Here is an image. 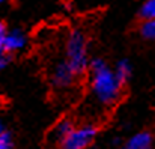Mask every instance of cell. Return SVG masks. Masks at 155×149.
<instances>
[{
	"label": "cell",
	"mask_w": 155,
	"mask_h": 149,
	"mask_svg": "<svg viewBox=\"0 0 155 149\" xmlns=\"http://www.w3.org/2000/svg\"><path fill=\"white\" fill-rule=\"evenodd\" d=\"M91 69V92L95 101L103 107L114 105L122 94V83L116 78L114 71L107 65L104 59H92L89 62Z\"/></svg>",
	"instance_id": "cell-1"
},
{
	"label": "cell",
	"mask_w": 155,
	"mask_h": 149,
	"mask_svg": "<svg viewBox=\"0 0 155 149\" xmlns=\"http://www.w3.org/2000/svg\"><path fill=\"white\" fill-rule=\"evenodd\" d=\"M65 53H66V63L71 66V69L81 75L89 68V56H87V41L83 32L72 30L65 44Z\"/></svg>",
	"instance_id": "cell-2"
},
{
	"label": "cell",
	"mask_w": 155,
	"mask_h": 149,
	"mask_svg": "<svg viewBox=\"0 0 155 149\" xmlns=\"http://www.w3.org/2000/svg\"><path fill=\"white\" fill-rule=\"evenodd\" d=\"M98 134V130L95 125H81L78 128H72L69 131V134L60 142V148L62 149H86L89 148L95 137Z\"/></svg>",
	"instance_id": "cell-3"
},
{
	"label": "cell",
	"mask_w": 155,
	"mask_h": 149,
	"mask_svg": "<svg viewBox=\"0 0 155 149\" xmlns=\"http://www.w3.org/2000/svg\"><path fill=\"white\" fill-rule=\"evenodd\" d=\"M77 74L71 69V66L66 63V60H62L59 63L54 65L51 71V83L54 88L57 89H66L69 86H72V83L75 81Z\"/></svg>",
	"instance_id": "cell-4"
},
{
	"label": "cell",
	"mask_w": 155,
	"mask_h": 149,
	"mask_svg": "<svg viewBox=\"0 0 155 149\" xmlns=\"http://www.w3.org/2000/svg\"><path fill=\"white\" fill-rule=\"evenodd\" d=\"M26 44H27V36L24 35V32H21L20 29H14L6 33L0 50L11 54V53H17V51L23 50L26 47Z\"/></svg>",
	"instance_id": "cell-5"
},
{
	"label": "cell",
	"mask_w": 155,
	"mask_h": 149,
	"mask_svg": "<svg viewBox=\"0 0 155 149\" xmlns=\"http://www.w3.org/2000/svg\"><path fill=\"white\" fill-rule=\"evenodd\" d=\"M154 148V136L149 131H140L128 139L125 149H152Z\"/></svg>",
	"instance_id": "cell-6"
},
{
	"label": "cell",
	"mask_w": 155,
	"mask_h": 149,
	"mask_svg": "<svg viewBox=\"0 0 155 149\" xmlns=\"http://www.w3.org/2000/svg\"><path fill=\"white\" fill-rule=\"evenodd\" d=\"M72 128H74L72 121H69V119H62V121H59V122L54 125V128L50 131L48 139H50L51 142L60 143V142L69 134V131H71Z\"/></svg>",
	"instance_id": "cell-7"
},
{
	"label": "cell",
	"mask_w": 155,
	"mask_h": 149,
	"mask_svg": "<svg viewBox=\"0 0 155 149\" xmlns=\"http://www.w3.org/2000/svg\"><path fill=\"white\" fill-rule=\"evenodd\" d=\"M131 74H133L131 63H130L127 59L119 60V62H117V65H116V68H114V75H116V78L124 84L125 81H128V80H130Z\"/></svg>",
	"instance_id": "cell-8"
},
{
	"label": "cell",
	"mask_w": 155,
	"mask_h": 149,
	"mask_svg": "<svg viewBox=\"0 0 155 149\" xmlns=\"http://www.w3.org/2000/svg\"><path fill=\"white\" fill-rule=\"evenodd\" d=\"M140 35H142L145 39L155 41V18L143 20V23H142V26H140Z\"/></svg>",
	"instance_id": "cell-9"
},
{
	"label": "cell",
	"mask_w": 155,
	"mask_h": 149,
	"mask_svg": "<svg viewBox=\"0 0 155 149\" xmlns=\"http://www.w3.org/2000/svg\"><path fill=\"white\" fill-rule=\"evenodd\" d=\"M139 15H140V18H143V20L155 18V0H146V2L140 6Z\"/></svg>",
	"instance_id": "cell-10"
},
{
	"label": "cell",
	"mask_w": 155,
	"mask_h": 149,
	"mask_svg": "<svg viewBox=\"0 0 155 149\" xmlns=\"http://www.w3.org/2000/svg\"><path fill=\"white\" fill-rule=\"evenodd\" d=\"M0 149H12V137L9 133H0Z\"/></svg>",
	"instance_id": "cell-11"
},
{
	"label": "cell",
	"mask_w": 155,
	"mask_h": 149,
	"mask_svg": "<svg viewBox=\"0 0 155 149\" xmlns=\"http://www.w3.org/2000/svg\"><path fill=\"white\" fill-rule=\"evenodd\" d=\"M8 63H9V54L5 53L3 50H0V71L5 69L8 66Z\"/></svg>",
	"instance_id": "cell-12"
},
{
	"label": "cell",
	"mask_w": 155,
	"mask_h": 149,
	"mask_svg": "<svg viewBox=\"0 0 155 149\" xmlns=\"http://www.w3.org/2000/svg\"><path fill=\"white\" fill-rule=\"evenodd\" d=\"M6 33H8V29H6V24H5L3 21H0V47H2V42H3V39H5V36H6Z\"/></svg>",
	"instance_id": "cell-13"
},
{
	"label": "cell",
	"mask_w": 155,
	"mask_h": 149,
	"mask_svg": "<svg viewBox=\"0 0 155 149\" xmlns=\"http://www.w3.org/2000/svg\"><path fill=\"white\" fill-rule=\"evenodd\" d=\"M2 131H3V124L0 122V133H2Z\"/></svg>",
	"instance_id": "cell-14"
},
{
	"label": "cell",
	"mask_w": 155,
	"mask_h": 149,
	"mask_svg": "<svg viewBox=\"0 0 155 149\" xmlns=\"http://www.w3.org/2000/svg\"><path fill=\"white\" fill-rule=\"evenodd\" d=\"M5 2H6V0H0V6H2V5H5Z\"/></svg>",
	"instance_id": "cell-15"
},
{
	"label": "cell",
	"mask_w": 155,
	"mask_h": 149,
	"mask_svg": "<svg viewBox=\"0 0 155 149\" xmlns=\"http://www.w3.org/2000/svg\"><path fill=\"white\" fill-rule=\"evenodd\" d=\"M116 149H125V146H124V148H116Z\"/></svg>",
	"instance_id": "cell-16"
}]
</instances>
